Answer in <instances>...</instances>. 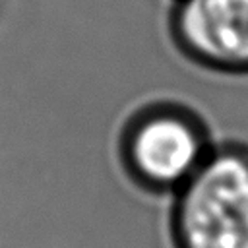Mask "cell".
<instances>
[{
	"label": "cell",
	"mask_w": 248,
	"mask_h": 248,
	"mask_svg": "<svg viewBox=\"0 0 248 248\" xmlns=\"http://www.w3.org/2000/svg\"><path fill=\"white\" fill-rule=\"evenodd\" d=\"M167 29L190 64L223 76H248V0H174Z\"/></svg>",
	"instance_id": "3"
},
{
	"label": "cell",
	"mask_w": 248,
	"mask_h": 248,
	"mask_svg": "<svg viewBox=\"0 0 248 248\" xmlns=\"http://www.w3.org/2000/svg\"><path fill=\"white\" fill-rule=\"evenodd\" d=\"M172 2H174V0H172Z\"/></svg>",
	"instance_id": "4"
},
{
	"label": "cell",
	"mask_w": 248,
	"mask_h": 248,
	"mask_svg": "<svg viewBox=\"0 0 248 248\" xmlns=\"http://www.w3.org/2000/svg\"><path fill=\"white\" fill-rule=\"evenodd\" d=\"M215 141L202 114L176 101L141 105L118 136V161L145 194L172 196L205 161Z\"/></svg>",
	"instance_id": "2"
},
{
	"label": "cell",
	"mask_w": 248,
	"mask_h": 248,
	"mask_svg": "<svg viewBox=\"0 0 248 248\" xmlns=\"http://www.w3.org/2000/svg\"><path fill=\"white\" fill-rule=\"evenodd\" d=\"M172 248H248V145L215 141L200 169L170 196Z\"/></svg>",
	"instance_id": "1"
}]
</instances>
